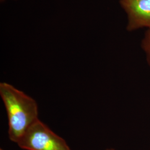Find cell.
<instances>
[{
    "mask_svg": "<svg viewBox=\"0 0 150 150\" xmlns=\"http://www.w3.org/2000/svg\"><path fill=\"white\" fill-rule=\"evenodd\" d=\"M0 96L7 115L9 139L17 143L38 119L36 101L7 82L0 83Z\"/></svg>",
    "mask_w": 150,
    "mask_h": 150,
    "instance_id": "cell-1",
    "label": "cell"
},
{
    "mask_svg": "<svg viewBox=\"0 0 150 150\" xmlns=\"http://www.w3.org/2000/svg\"><path fill=\"white\" fill-rule=\"evenodd\" d=\"M17 145L25 150H72L63 138L40 120L28 129Z\"/></svg>",
    "mask_w": 150,
    "mask_h": 150,
    "instance_id": "cell-2",
    "label": "cell"
},
{
    "mask_svg": "<svg viewBox=\"0 0 150 150\" xmlns=\"http://www.w3.org/2000/svg\"><path fill=\"white\" fill-rule=\"evenodd\" d=\"M120 4L127 15L128 31L150 29V0H120Z\"/></svg>",
    "mask_w": 150,
    "mask_h": 150,
    "instance_id": "cell-3",
    "label": "cell"
},
{
    "mask_svg": "<svg viewBox=\"0 0 150 150\" xmlns=\"http://www.w3.org/2000/svg\"><path fill=\"white\" fill-rule=\"evenodd\" d=\"M141 47L145 52L147 63L150 67V29L145 33L142 40Z\"/></svg>",
    "mask_w": 150,
    "mask_h": 150,
    "instance_id": "cell-4",
    "label": "cell"
},
{
    "mask_svg": "<svg viewBox=\"0 0 150 150\" xmlns=\"http://www.w3.org/2000/svg\"><path fill=\"white\" fill-rule=\"evenodd\" d=\"M105 150H116L115 149H112V148H111V149H106Z\"/></svg>",
    "mask_w": 150,
    "mask_h": 150,
    "instance_id": "cell-5",
    "label": "cell"
}]
</instances>
